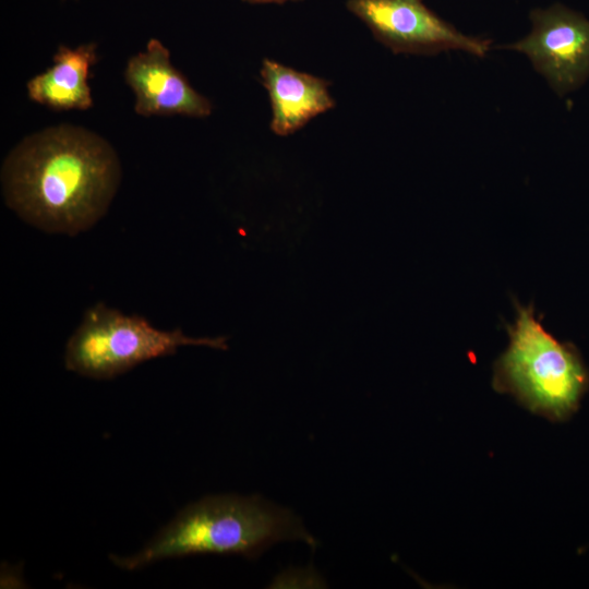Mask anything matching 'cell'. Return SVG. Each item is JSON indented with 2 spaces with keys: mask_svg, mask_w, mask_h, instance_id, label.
<instances>
[{
  "mask_svg": "<svg viewBox=\"0 0 589 589\" xmlns=\"http://www.w3.org/2000/svg\"><path fill=\"white\" fill-rule=\"evenodd\" d=\"M347 9L395 53L461 50L484 57L490 41L457 31L422 0H347Z\"/></svg>",
  "mask_w": 589,
  "mask_h": 589,
  "instance_id": "5b68a950",
  "label": "cell"
},
{
  "mask_svg": "<svg viewBox=\"0 0 589 589\" xmlns=\"http://www.w3.org/2000/svg\"><path fill=\"white\" fill-rule=\"evenodd\" d=\"M317 541L291 510L260 496H206L182 509L143 549L110 555L116 566L135 570L157 561L193 554H240L255 558L281 541Z\"/></svg>",
  "mask_w": 589,
  "mask_h": 589,
  "instance_id": "7a4b0ae2",
  "label": "cell"
},
{
  "mask_svg": "<svg viewBox=\"0 0 589 589\" xmlns=\"http://www.w3.org/2000/svg\"><path fill=\"white\" fill-rule=\"evenodd\" d=\"M515 308L516 320L506 325L509 344L494 363L492 386L532 413L565 421L589 387V372L575 346L542 326L533 304L515 301Z\"/></svg>",
  "mask_w": 589,
  "mask_h": 589,
  "instance_id": "3957f363",
  "label": "cell"
},
{
  "mask_svg": "<svg viewBox=\"0 0 589 589\" xmlns=\"http://www.w3.org/2000/svg\"><path fill=\"white\" fill-rule=\"evenodd\" d=\"M188 345L227 349L225 337L194 338L180 328L161 330L142 316L125 315L100 302L85 312L69 338L64 365L82 376L108 380Z\"/></svg>",
  "mask_w": 589,
  "mask_h": 589,
  "instance_id": "277c9868",
  "label": "cell"
},
{
  "mask_svg": "<svg viewBox=\"0 0 589 589\" xmlns=\"http://www.w3.org/2000/svg\"><path fill=\"white\" fill-rule=\"evenodd\" d=\"M261 77L272 105L271 130L279 136L297 132L335 106L329 83L322 77L269 59L263 60Z\"/></svg>",
  "mask_w": 589,
  "mask_h": 589,
  "instance_id": "ba28073f",
  "label": "cell"
},
{
  "mask_svg": "<svg viewBox=\"0 0 589 589\" xmlns=\"http://www.w3.org/2000/svg\"><path fill=\"white\" fill-rule=\"evenodd\" d=\"M124 76L135 95V112L141 116L203 118L212 112L209 100L171 64L168 49L156 38L147 43L145 51L129 59Z\"/></svg>",
  "mask_w": 589,
  "mask_h": 589,
  "instance_id": "52a82bcc",
  "label": "cell"
},
{
  "mask_svg": "<svg viewBox=\"0 0 589 589\" xmlns=\"http://www.w3.org/2000/svg\"><path fill=\"white\" fill-rule=\"evenodd\" d=\"M250 3H285L287 1H297V0H244Z\"/></svg>",
  "mask_w": 589,
  "mask_h": 589,
  "instance_id": "30bf717a",
  "label": "cell"
},
{
  "mask_svg": "<svg viewBox=\"0 0 589 589\" xmlns=\"http://www.w3.org/2000/svg\"><path fill=\"white\" fill-rule=\"evenodd\" d=\"M96 46H60L53 64L27 83L28 97L55 110H85L93 106L87 84L89 68L96 62Z\"/></svg>",
  "mask_w": 589,
  "mask_h": 589,
  "instance_id": "9c48e42d",
  "label": "cell"
},
{
  "mask_svg": "<svg viewBox=\"0 0 589 589\" xmlns=\"http://www.w3.org/2000/svg\"><path fill=\"white\" fill-rule=\"evenodd\" d=\"M7 205L49 233L77 235L106 213L119 184L120 165L97 134L74 125L24 139L1 173Z\"/></svg>",
  "mask_w": 589,
  "mask_h": 589,
  "instance_id": "6da1fadb",
  "label": "cell"
},
{
  "mask_svg": "<svg viewBox=\"0 0 589 589\" xmlns=\"http://www.w3.org/2000/svg\"><path fill=\"white\" fill-rule=\"evenodd\" d=\"M531 32L506 46L525 53L560 96L589 77V21L560 3L530 13Z\"/></svg>",
  "mask_w": 589,
  "mask_h": 589,
  "instance_id": "8992f818",
  "label": "cell"
}]
</instances>
